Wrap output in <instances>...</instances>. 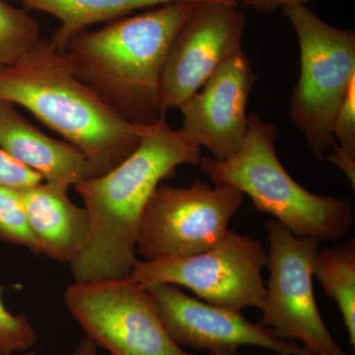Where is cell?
<instances>
[{
  "label": "cell",
  "mask_w": 355,
  "mask_h": 355,
  "mask_svg": "<svg viewBox=\"0 0 355 355\" xmlns=\"http://www.w3.org/2000/svg\"><path fill=\"white\" fill-rule=\"evenodd\" d=\"M329 297L336 301L355 347V240L338 246L324 248L317 254L313 268Z\"/></svg>",
  "instance_id": "16"
},
{
  "label": "cell",
  "mask_w": 355,
  "mask_h": 355,
  "mask_svg": "<svg viewBox=\"0 0 355 355\" xmlns=\"http://www.w3.org/2000/svg\"><path fill=\"white\" fill-rule=\"evenodd\" d=\"M277 139L275 125L250 114L241 150L227 160L202 157L198 165L214 184L249 196L254 209L270 214L294 235L343 239L354 225V205L349 198L322 197L301 187L279 162Z\"/></svg>",
  "instance_id": "4"
},
{
  "label": "cell",
  "mask_w": 355,
  "mask_h": 355,
  "mask_svg": "<svg viewBox=\"0 0 355 355\" xmlns=\"http://www.w3.org/2000/svg\"><path fill=\"white\" fill-rule=\"evenodd\" d=\"M69 189L65 184L42 181L18 191L41 254L70 266L87 242L90 220L85 207L71 202Z\"/></svg>",
  "instance_id": "14"
},
{
  "label": "cell",
  "mask_w": 355,
  "mask_h": 355,
  "mask_svg": "<svg viewBox=\"0 0 355 355\" xmlns=\"http://www.w3.org/2000/svg\"><path fill=\"white\" fill-rule=\"evenodd\" d=\"M140 132L139 146L121 164L74 186L90 220L87 242L70 265L77 284L130 275L142 214L153 191L178 167L198 165L202 158L200 147L173 130L164 116L140 125Z\"/></svg>",
  "instance_id": "1"
},
{
  "label": "cell",
  "mask_w": 355,
  "mask_h": 355,
  "mask_svg": "<svg viewBox=\"0 0 355 355\" xmlns=\"http://www.w3.org/2000/svg\"><path fill=\"white\" fill-rule=\"evenodd\" d=\"M0 99L19 105L83 153L95 177L137 148L140 125L114 113L81 83L64 51L40 38L19 60L0 70Z\"/></svg>",
  "instance_id": "3"
},
{
  "label": "cell",
  "mask_w": 355,
  "mask_h": 355,
  "mask_svg": "<svg viewBox=\"0 0 355 355\" xmlns=\"http://www.w3.org/2000/svg\"><path fill=\"white\" fill-rule=\"evenodd\" d=\"M268 253L258 240L229 230L214 247L182 258L137 260L130 275L144 287H187L209 304L224 309H263L266 286L261 270Z\"/></svg>",
  "instance_id": "6"
},
{
  "label": "cell",
  "mask_w": 355,
  "mask_h": 355,
  "mask_svg": "<svg viewBox=\"0 0 355 355\" xmlns=\"http://www.w3.org/2000/svg\"><path fill=\"white\" fill-rule=\"evenodd\" d=\"M64 301L86 336L110 355H191L166 330L146 287L128 277L74 282Z\"/></svg>",
  "instance_id": "9"
},
{
  "label": "cell",
  "mask_w": 355,
  "mask_h": 355,
  "mask_svg": "<svg viewBox=\"0 0 355 355\" xmlns=\"http://www.w3.org/2000/svg\"><path fill=\"white\" fill-rule=\"evenodd\" d=\"M0 242L41 254V247L28 223L19 191L3 184H0Z\"/></svg>",
  "instance_id": "18"
},
{
  "label": "cell",
  "mask_w": 355,
  "mask_h": 355,
  "mask_svg": "<svg viewBox=\"0 0 355 355\" xmlns=\"http://www.w3.org/2000/svg\"><path fill=\"white\" fill-rule=\"evenodd\" d=\"M0 355H1V354H0Z\"/></svg>",
  "instance_id": "26"
},
{
  "label": "cell",
  "mask_w": 355,
  "mask_h": 355,
  "mask_svg": "<svg viewBox=\"0 0 355 355\" xmlns=\"http://www.w3.org/2000/svg\"><path fill=\"white\" fill-rule=\"evenodd\" d=\"M266 228L270 277L259 324L282 340H300L318 355H349L327 328L315 299L313 268L320 240L298 237L275 219Z\"/></svg>",
  "instance_id": "8"
},
{
  "label": "cell",
  "mask_w": 355,
  "mask_h": 355,
  "mask_svg": "<svg viewBox=\"0 0 355 355\" xmlns=\"http://www.w3.org/2000/svg\"><path fill=\"white\" fill-rule=\"evenodd\" d=\"M216 355H238V354H237V352H236V354H216ZM301 355H318V354H314V352H311V350H309V349H307V350H306L304 354H301Z\"/></svg>",
  "instance_id": "24"
},
{
  "label": "cell",
  "mask_w": 355,
  "mask_h": 355,
  "mask_svg": "<svg viewBox=\"0 0 355 355\" xmlns=\"http://www.w3.org/2000/svg\"><path fill=\"white\" fill-rule=\"evenodd\" d=\"M98 349H99V347L92 340L85 336L80 340L73 352L64 355H98Z\"/></svg>",
  "instance_id": "23"
},
{
  "label": "cell",
  "mask_w": 355,
  "mask_h": 355,
  "mask_svg": "<svg viewBox=\"0 0 355 355\" xmlns=\"http://www.w3.org/2000/svg\"><path fill=\"white\" fill-rule=\"evenodd\" d=\"M37 21L24 8L0 0V70L15 64L41 38Z\"/></svg>",
  "instance_id": "17"
},
{
  "label": "cell",
  "mask_w": 355,
  "mask_h": 355,
  "mask_svg": "<svg viewBox=\"0 0 355 355\" xmlns=\"http://www.w3.org/2000/svg\"><path fill=\"white\" fill-rule=\"evenodd\" d=\"M17 2L25 10L51 14L60 20V27L50 41L58 51H64L72 37L97 23L127 17L139 10H147L176 2L233 1V0H6ZM235 2V1H234Z\"/></svg>",
  "instance_id": "15"
},
{
  "label": "cell",
  "mask_w": 355,
  "mask_h": 355,
  "mask_svg": "<svg viewBox=\"0 0 355 355\" xmlns=\"http://www.w3.org/2000/svg\"><path fill=\"white\" fill-rule=\"evenodd\" d=\"M157 306L166 330L180 347L210 355L236 354L254 345L279 355H301L307 349L277 338L261 324L250 323L239 311L224 309L191 298L171 284L146 287Z\"/></svg>",
  "instance_id": "11"
},
{
  "label": "cell",
  "mask_w": 355,
  "mask_h": 355,
  "mask_svg": "<svg viewBox=\"0 0 355 355\" xmlns=\"http://www.w3.org/2000/svg\"><path fill=\"white\" fill-rule=\"evenodd\" d=\"M15 106L0 99V150L46 182L74 187L95 177L90 163L76 147L44 135Z\"/></svg>",
  "instance_id": "13"
},
{
  "label": "cell",
  "mask_w": 355,
  "mask_h": 355,
  "mask_svg": "<svg viewBox=\"0 0 355 355\" xmlns=\"http://www.w3.org/2000/svg\"><path fill=\"white\" fill-rule=\"evenodd\" d=\"M236 4L196 3L166 55L159 86L161 116L180 108L225 60L242 50L246 18Z\"/></svg>",
  "instance_id": "10"
},
{
  "label": "cell",
  "mask_w": 355,
  "mask_h": 355,
  "mask_svg": "<svg viewBox=\"0 0 355 355\" xmlns=\"http://www.w3.org/2000/svg\"><path fill=\"white\" fill-rule=\"evenodd\" d=\"M237 3V1H241L247 4L248 6L253 7L259 12L268 13L282 8L292 6H307L312 0H233Z\"/></svg>",
  "instance_id": "22"
},
{
  "label": "cell",
  "mask_w": 355,
  "mask_h": 355,
  "mask_svg": "<svg viewBox=\"0 0 355 355\" xmlns=\"http://www.w3.org/2000/svg\"><path fill=\"white\" fill-rule=\"evenodd\" d=\"M196 3L165 4L79 32L64 51L74 74L123 120L155 123L166 55Z\"/></svg>",
  "instance_id": "2"
},
{
  "label": "cell",
  "mask_w": 355,
  "mask_h": 355,
  "mask_svg": "<svg viewBox=\"0 0 355 355\" xmlns=\"http://www.w3.org/2000/svg\"><path fill=\"white\" fill-rule=\"evenodd\" d=\"M6 286H0V354L15 355L29 352L38 343V335L25 315H16L3 302Z\"/></svg>",
  "instance_id": "19"
},
{
  "label": "cell",
  "mask_w": 355,
  "mask_h": 355,
  "mask_svg": "<svg viewBox=\"0 0 355 355\" xmlns=\"http://www.w3.org/2000/svg\"><path fill=\"white\" fill-rule=\"evenodd\" d=\"M15 355H36V354H35V352H33V350H29V352H23V354H15Z\"/></svg>",
  "instance_id": "25"
},
{
  "label": "cell",
  "mask_w": 355,
  "mask_h": 355,
  "mask_svg": "<svg viewBox=\"0 0 355 355\" xmlns=\"http://www.w3.org/2000/svg\"><path fill=\"white\" fill-rule=\"evenodd\" d=\"M297 35L301 71L289 103L291 120L315 157L336 146L331 125L355 81V33L318 17L307 6L284 7Z\"/></svg>",
  "instance_id": "5"
},
{
  "label": "cell",
  "mask_w": 355,
  "mask_h": 355,
  "mask_svg": "<svg viewBox=\"0 0 355 355\" xmlns=\"http://www.w3.org/2000/svg\"><path fill=\"white\" fill-rule=\"evenodd\" d=\"M42 181L44 180L37 173L16 162L0 150V184L20 190L41 183Z\"/></svg>",
  "instance_id": "21"
},
{
  "label": "cell",
  "mask_w": 355,
  "mask_h": 355,
  "mask_svg": "<svg viewBox=\"0 0 355 355\" xmlns=\"http://www.w3.org/2000/svg\"><path fill=\"white\" fill-rule=\"evenodd\" d=\"M331 135L340 142L334 146L335 150L355 161V81L336 112L331 125Z\"/></svg>",
  "instance_id": "20"
},
{
  "label": "cell",
  "mask_w": 355,
  "mask_h": 355,
  "mask_svg": "<svg viewBox=\"0 0 355 355\" xmlns=\"http://www.w3.org/2000/svg\"><path fill=\"white\" fill-rule=\"evenodd\" d=\"M243 198L242 191L228 184H159L142 214L137 254L153 261L207 251L228 232Z\"/></svg>",
  "instance_id": "7"
},
{
  "label": "cell",
  "mask_w": 355,
  "mask_h": 355,
  "mask_svg": "<svg viewBox=\"0 0 355 355\" xmlns=\"http://www.w3.org/2000/svg\"><path fill=\"white\" fill-rule=\"evenodd\" d=\"M257 76L243 50L223 62L200 90L180 107L179 130L196 146L207 147L217 160L241 150L248 132V100Z\"/></svg>",
  "instance_id": "12"
}]
</instances>
